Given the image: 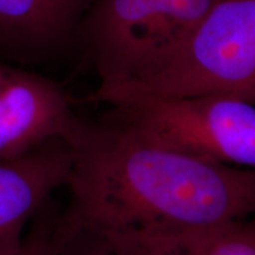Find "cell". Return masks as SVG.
Here are the masks:
<instances>
[{"label":"cell","instance_id":"obj_6","mask_svg":"<svg viewBox=\"0 0 255 255\" xmlns=\"http://www.w3.org/2000/svg\"><path fill=\"white\" fill-rule=\"evenodd\" d=\"M72 158L69 142H55L0 161V255L21 250L28 222L44 210L55 191L68 186Z\"/></svg>","mask_w":255,"mask_h":255},{"label":"cell","instance_id":"obj_5","mask_svg":"<svg viewBox=\"0 0 255 255\" xmlns=\"http://www.w3.org/2000/svg\"><path fill=\"white\" fill-rule=\"evenodd\" d=\"M82 121L55 81L0 63V161L51 143H71Z\"/></svg>","mask_w":255,"mask_h":255},{"label":"cell","instance_id":"obj_8","mask_svg":"<svg viewBox=\"0 0 255 255\" xmlns=\"http://www.w3.org/2000/svg\"><path fill=\"white\" fill-rule=\"evenodd\" d=\"M100 239L114 255H255V219Z\"/></svg>","mask_w":255,"mask_h":255},{"label":"cell","instance_id":"obj_2","mask_svg":"<svg viewBox=\"0 0 255 255\" xmlns=\"http://www.w3.org/2000/svg\"><path fill=\"white\" fill-rule=\"evenodd\" d=\"M215 0H95L81 46L97 72L91 100L105 103L157 68L194 31Z\"/></svg>","mask_w":255,"mask_h":255},{"label":"cell","instance_id":"obj_10","mask_svg":"<svg viewBox=\"0 0 255 255\" xmlns=\"http://www.w3.org/2000/svg\"><path fill=\"white\" fill-rule=\"evenodd\" d=\"M66 233V241L59 255H114L113 252L103 240L88 232Z\"/></svg>","mask_w":255,"mask_h":255},{"label":"cell","instance_id":"obj_7","mask_svg":"<svg viewBox=\"0 0 255 255\" xmlns=\"http://www.w3.org/2000/svg\"><path fill=\"white\" fill-rule=\"evenodd\" d=\"M95 0H0V57L45 62L81 46L82 26Z\"/></svg>","mask_w":255,"mask_h":255},{"label":"cell","instance_id":"obj_3","mask_svg":"<svg viewBox=\"0 0 255 255\" xmlns=\"http://www.w3.org/2000/svg\"><path fill=\"white\" fill-rule=\"evenodd\" d=\"M200 95L234 96L255 104V0H215L154 71L105 104Z\"/></svg>","mask_w":255,"mask_h":255},{"label":"cell","instance_id":"obj_1","mask_svg":"<svg viewBox=\"0 0 255 255\" xmlns=\"http://www.w3.org/2000/svg\"><path fill=\"white\" fill-rule=\"evenodd\" d=\"M70 144L68 231L107 238L255 216V169L152 144L107 116L82 121Z\"/></svg>","mask_w":255,"mask_h":255},{"label":"cell","instance_id":"obj_4","mask_svg":"<svg viewBox=\"0 0 255 255\" xmlns=\"http://www.w3.org/2000/svg\"><path fill=\"white\" fill-rule=\"evenodd\" d=\"M107 117L152 144L229 167L255 169V104L228 95L132 97Z\"/></svg>","mask_w":255,"mask_h":255},{"label":"cell","instance_id":"obj_9","mask_svg":"<svg viewBox=\"0 0 255 255\" xmlns=\"http://www.w3.org/2000/svg\"><path fill=\"white\" fill-rule=\"evenodd\" d=\"M65 241L66 234L60 226V219L56 221L46 219L33 226L21 250L14 255H59Z\"/></svg>","mask_w":255,"mask_h":255}]
</instances>
